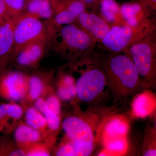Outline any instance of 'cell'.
I'll return each instance as SVG.
<instances>
[{
	"instance_id": "10",
	"label": "cell",
	"mask_w": 156,
	"mask_h": 156,
	"mask_svg": "<svg viewBox=\"0 0 156 156\" xmlns=\"http://www.w3.org/2000/svg\"><path fill=\"white\" fill-rule=\"evenodd\" d=\"M17 17L14 18L7 14L0 24V75L8 69V66L11 64Z\"/></svg>"
},
{
	"instance_id": "21",
	"label": "cell",
	"mask_w": 156,
	"mask_h": 156,
	"mask_svg": "<svg viewBox=\"0 0 156 156\" xmlns=\"http://www.w3.org/2000/svg\"><path fill=\"white\" fill-rule=\"evenodd\" d=\"M136 95L132 105L133 114L137 117H146L154 109V102H152L151 95L147 92H141Z\"/></svg>"
},
{
	"instance_id": "6",
	"label": "cell",
	"mask_w": 156,
	"mask_h": 156,
	"mask_svg": "<svg viewBox=\"0 0 156 156\" xmlns=\"http://www.w3.org/2000/svg\"><path fill=\"white\" fill-rule=\"evenodd\" d=\"M156 25L133 27L127 24L113 26L98 44L105 52L112 53L125 52L135 42L156 32Z\"/></svg>"
},
{
	"instance_id": "17",
	"label": "cell",
	"mask_w": 156,
	"mask_h": 156,
	"mask_svg": "<svg viewBox=\"0 0 156 156\" xmlns=\"http://www.w3.org/2000/svg\"><path fill=\"white\" fill-rule=\"evenodd\" d=\"M13 131L14 141L18 147L24 151L34 144L44 142L41 132L27 125L21 120Z\"/></svg>"
},
{
	"instance_id": "3",
	"label": "cell",
	"mask_w": 156,
	"mask_h": 156,
	"mask_svg": "<svg viewBox=\"0 0 156 156\" xmlns=\"http://www.w3.org/2000/svg\"><path fill=\"white\" fill-rule=\"evenodd\" d=\"M77 74L76 80V99L84 103L97 106L108 92V82L97 52L94 50L73 63L64 66Z\"/></svg>"
},
{
	"instance_id": "22",
	"label": "cell",
	"mask_w": 156,
	"mask_h": 156,
	"mask_svg": "<svg viewBox=\"0 0 156 156\" xmlns=\"http://www.w3.org/2000/svg\"><path fill=\"white\" fill-rule=\"evenodd\" d=\"M120 117L111 116L109 118L103 129L107 137L113 138L126 135L128 131V125Z\"/></svg>"
},
{
	"instance_id": "11",
	"label": "cell",
	"mask_w": 156,
	"mask_h": 156,
	"mask_svg": "<svg viewBox=\"0 0 156 156\" xmlns=\"http://www.w3.org/2000/svg\"><path fill=\"white\" fill-rule=\"evenodd\" d=\"M121 14L126 24L133 27H147L156 25L152 11L137 0L120 5Z\"/></svg>"
},
{
	"instance_id": "1",
	"label": "cell",
	"mask_w": 156,
	"mask_h": 156,
	"mask_svg": "<svg viewBox=\"0 0 156 156\" xmlns=\"http://www.w3.org/2000/svg\"><path fill=\"white\" fill-rule=\"evenodd\" d=\"M91 108L77 112L65 118L62 128L65 137L71 143L75 156L91 155L100 138L101 133L109 118L107 110Z\"/></svg>"
},
{
	"instance_id": "14",
	"label": "cell",
	"mask_w": 156,
	"mask_h": 156,
	"mask_svg": "<svg viewBox=\"0 0 156 156\" xmlns=\"http://www.w3.org/2000/svg\"><path fill=\"white\" fill-rule=\"evenodd\" d=\"M53 72H36L29 75L28 90L25 100L21 103L23 107L32 105L37 98L43 97L50 86Z\"/></svg>"
},
{
	"instance_id": "25",
	"label": "cell",
	"mask_w": 156,
	"mask_h": 156,
	"mask_svg": "<svg viewBox=\"0 0 156 156\" xmlns=\"http://www.w3.org/2000/svg\"><path fill=\"white\" fill-rule=\"evenodd\" d=\"M144 140L143 155H156V130L154 128L148 130Z\"/></svg>"
},
{
	"instance_id": "5",
	"label": "cell",
	"mask_w": 156,
	"mask_h": 156,
	"mask_svg": "<svg viewBox=\"0 0 156 156\" xmlns=\"http://www.w3.org/2000/svg\"><path fill=\"white\" fill-rule=\"evenodd\" d=\"M156 33L135 42L125 51L131 57L146 89L156 86Z\"/></svg>"
},
{
	"instance_id": "9",
	"label": "cell",
	"mask_w": 156,
	"mask_h": 156,
	"mask_svg": "<svg viewBox=\"0 0 156 156\" xmlns=\"http://www.w3.org/2000/svg\"><path fill=\"white\" fill-rule=\"evenodd\" d=\"M53 14L44 24L46 30L73 23L78 16L87 10L81 0H50Z\"/></svg>"
},
{
	"instance_id": "2",
	"label": "cell",
	"mask_w": 156,
	"mask_h": 156,
	"mask_svg": "<svg viewBox=\"0 0 156 156\" xmlns=\"http://www.w3.org/2000/svg\"><path fill=\"white\" fill-rule=\"evenodd\" d=\"M114 102L122 101L146 89L132 59L126 52H97Z\"/></svg>"
},
{
	"instance_id": "27",
	"label": "cell",
	"mask_w": 156,
	"mask_h": 156,
	"mask_svg": "<svg viewBox=\"0 0 156 156\" xmlns=\"http://www.w3.org/2000/svg\"><path fill=\"white\" fill-rule=\"evenodd\" d=\"M52 149L44 142L32 144L24 150L26 156H49Z\"/></svg>"
},
{
	"instance_id": "19",
	"label": "cell",
	"mask_w": 156,
	"mask_h": 156,
	"mask_svg": "<svg viewBox=\"0 0 156 156\" xmlns=\"http://www.w3.org/2000/svg\"><path fill=\"white\" fill-rule=\"evenodd\" d=\"M101 17L111 27L126 24L121 14L120 5L116 0H99Z\"/></svg>"
},
{
	"instance_id": "13",
	"label": "cell",
	"mask_w": 156,
	"mask_h": 156,
	"mask_svg": "<svg viewBox=\"0 0 156 156\" xmlns=\"http://www.w3.org/2000/svg\"><path fill=\"white\" fill-rule=\"evenodd\" d=\"M47 47V37L31 43L22 48L11 62H14L18 69L35 68L44 55Z\"/></svg>"
},
{
	"instance_id": "18",
	"label": "cell",
	"mask_w": 156,
	"mask_h": 156,
	"mask_svg": "<svg viewBox=\"0 0 156 156\" xmlns=\"http://www.w3.org/2000/svg\"><path fill=\"white\" fill-rule=\"evenodd\" d=\"M32 105L44 117L50 135L56 138L62 128V116L48 107L43 97L36 99Z\"/></svg>"
},
{
	"instance_id": "12",
	"label": "cell",
	"mask_w": 156,
	"mask_h": 156,
	"mask_svg": "<svg viewBox=\"0 0 156 156\" xmlns=\"http://www.w3.org/2000/svg\"><path fill=\"white\" fill-rule=\"evenodd\" d=\"M73 23L90 36L97 45L100 44L111 27L100 15L87 10L82 12Z\"/></svg>"
},
{
	"instance_id": "30",
	"label": "cell",
	"mask_w": 156,
	"mask_h": 156,
	"mask_svg": "<svg viewBox=\"0 0 156 156\" xmlns=\"http://www.w3.org/2000/svg\"><path fill=\"white\" fill-rule=\"evenodd\" d=\"M85 4L87 9H92L93 11H98L99 9V0H81Z\"/></svg>"
},
{
	"instance_id": "15",
	"label": "cell",
	"mask_w": 156,
	"mask_h": 156,
	"mask_svg": "<svg viewBox=\"0 0 156 156\" xmlns=\"http://www.w3.org/2000/svg\"><path fill=\"white\" fill-rule=\"evenodd\" d=\"M24 109L23 116L24 122L41 132L44 140V142L50 147H53L56 142V138L50 135L44 117L33 105H28Z\"/></svg>"
},
{
	"instance_id": "34",
	"label": "cell",
	"mask_w": 156,
	"mask_h": 156,
	"mask_svg": "<svg viewBox=\"0 0 156 156\" xmlns=\"http://www.w3.org/2000/svg\"><path fill=\"white\" fill-rule=\"evenodd\" d=\"M39 1V0H26V2H27V1Z\"/></svg>"
},
{
	"instance_id": "26",
	"label": "cell",
	"mask_w": 156,
	"mask_h": 156,
	"mask_svg": "<svg viewBox=\"0 0 156 156\" xmlns=\"http://www.w3.org/2000/svg\"><path fill=\"white\" fill-rule=\"evenodd\" d=\"M48 107L61 116V101L56 95L53 86H50L43 97Z\"/></svg>"
},
{
	"instance_id": "7",
	"label": "cell",
	"mask_w": 156,
	"mask_h": 156,
	"mask_svg": "<svg viewBox=\"0 0 156 156\" xmlns=\"http://www.w3.org/2000/svg\"><path fill=\"white\" fill-rule=\"evenodd\" d=\"M46 37L44 23L38 18L29 14H21L17 17L14 27V44L11 62L22 48L31 43Z\"/></svg>"
},
{
	"instance_id": "28",
	"label": "cell",
	"mask_w": 156,
	"mask_h": 156,
	"mask_svg": "<svg viewBox=\"0 0 156 156\" xmlns=\"http://www.w3.org/2000/svg\"><path fill=\"white\" fill-rule=\"evenodd\" d=\"M7 13L14 18L19 17L22 14L26 3V0H4Z\"/></svg>"
},
{
	"instance_id": "31",
	"label": "cell",
	"mask_w": 156,
	"mask_h": 156,
	"mask_svg": "<svg viewBox=\"0 0 156 156\" xmlns=\"http://www.w3.org/2000/svg\"><path fill=\"white\" fill-rule=\"evenodd\" d=\"M142 5L146 7L153 13L156 10V0H137Z\"/></svg>"
},
{
	"instance_id": "24",
	"label": "cell",
	"mask_w": 156,
	"mask_h": 156,
	"mask_svg": "<svg viewBox=\"0 0 156 156\" xmlns=\"http://www.w3.org/2000/svg\"><path fill=\"white\" fill-rule=\"evenodd\" d=\"M56 84L62 85L69 89L70 93L73 100L76 99V80L72 74L60 71L58 73Z\"/></svg>"
},
{
	"instance_id": "8",
	"label": "cell",
	"mask_w": 156,
	"mask_h": 156,
	"mask_svg": "<svg viewBox=\"0 0 156 156\" xmlns=\"http://www.w3.org/2000/svg\"><path fill=\"white\" fill-rule=\"evenodd\" d=\"M29 75L8 69L0 75V97L9 101H20L27 97Z\"/></svg>"
},
{
	"instance_id": "32",
	"label": "cell",
	"mask_w": 156,
	"mask_h": 156,
	"mask_svg": "<svg viewBox=\"0 0 156 156\" xmlns=\"http://www.w3.org/2000/svg\"><path fill=\"white\" fill-rule=\"evenodd\" d=\"M7 14V9L4 0H0V24Z\"/></svg>"
},
{
	"instance_id": "16",
	"label": "cell",
	"mask_w": 156,
	"mask_h": 156,
	"mask_svg": "<svg viewBox=\"0 0 156 156\" xmlns=\"http://www.w3.org/2000/svg\"><path fill=\"white\" fill-rule=\"evenodd\" d=\"M24 111L22 105L14 101L0 104V122L5 127L3 132L9 134L14 131L23 117Z\"/></svg>"
},
{
	"instance_id": "33",
	"label": "cell",
	"mask_w": 156,
	"mask_h": 156,
	"mask_svg": "<svg viewBox=\"0 0 156 156\" xmlns=\"http://www.w3.org/2000/svg\"><path fill=\"white\" fill-rule=\"evenodd\" d=\"M4 130H5V127H4L2 123L0 122V132H3Z\"/></svg>"
},
{
	"instance_id": "29",
	"label": "cell",
	"mask_w": 156,
	"mask_h": 156,
	"mask_svg": "<svg viewBox=\"0 0 156 156\" xmlns=\"http://www.w3.org/2000/svg\"><path fill=\"white\" fill-rule=\"evenodd\" d=\"M124 136L113 137L106 144L107 149L112 152L122 153L126 150L127 144Z\"/></svg>"
},
{
	"instance_id": "23",
	"label": "cell",
	"mask_w": 156,
	"mask_h": 156,
	"mask_svg": "<svg viewBox=\"0 0 156 156\" xmlns=\"http://www.w3.org/2000/svg\"><path fill=\"white\" fill-rule=\"evenodd\" d=\"M25 156V152L18 147L14 140L7 136L0 137V156Z\"/></svg>"
},
{
	"instance_id": "20",
	"label": "cell",
	"mask_w": 156,
	"mask_h": 156,
	"mask_svg": "<svg viewBox=\"0 0 156 156\" xmlns=\"http://www.w3.org/2000/svg\"><path fill=\"white\" fill-rule=\"evenodd\" d=\"M22 14H29L39 19L49 20L53 14L50 0L27 1Z\"/></svg>"
},
{
	"instance_id": "4",
	"label": "cell",
	"mask_w": 156,
	"mask_h": 156,
	"mask_svg": "<svg viewBox=\"0 0 156 156\" xmlns=\"http://www.w3.org/2000/svg\"><path fill=\"white\" fill-rule=\"evenodd\" d=\"M47 46L72 64L95 49L97 44L73 23L47 30Z\"/></svg>"
}]
</instances>
